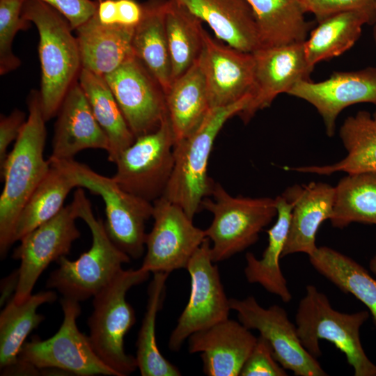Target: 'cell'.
Returning a JSON list of instances; mask_svg holds the SVG:
<instances>
[{
	"instance_id": "25",
	"label": "cell",
	"mask_w": 376,
	"mask_h": 376,
	"mask_svg": "<svg viewBox=\"0 0 376 376\" xmlns=\"http://www.w3.org/2000/svg\"><path fill=\"white\" fill-rule=\"evenodd\" d=\"M166 0H149L143 4L141 19L134 27L132 40L134 55L147 68L166 94L172 84L165 10Z\"/></svg>"
},
{
	"instance_id": "20",
	"label": "cell",
	"mask_w": 376,
	"mask_h": 376,
	"mask_svg": "<svg viewBox=\"0 0 376 376\" xmlns=\"http://www.w3.org/2000/svg\"><path fill=\"white\" fill-rule=\"evenodd\" d=\"M189 352L201 353L208 376H238L257 341L250 329L229 318L188 338Z\"/></svg>"
},
{
	"instance_id": "13",
	"label": "cell",
	"mask_w": 376,
	"mask_h": 376,
	"mask_svg": "<svg viewBox=\"0 0 376 376\" xmlns=\"http://www.w3.org/2000/svg\"><path fill=\"white\" fill-rule=\"evenodd\" d=\"M78 218L72 201L53 218L40 225L20 240L13 258L20 260L18 282L13 299L20 302L29 297L45 269L54 261L66 256L80 235L76 225Z\"/></svg>"
},
{
	"instance_id": "36",
	"label": "cell",
	"mask_w": 376,
	"mask_h": 376,
	"mask_svg": "<svg viewBox=\"0 0 376 376\" xmlns=\"http://www.w3.org/2000/svg\"><path fill=\"white\" fill-rule=\"evenodd\" d=\"M335 187L330 221L343 228L352 223L376 225V172L347 174Z\"/></svg>"
},
{
	"instance_id": "27",
	"label": "cell",
	"mask_w": 376,
	"mask_h": 376,
	"mask_svg": "<svg viewBox=\"0 0 376 376\" xmlns=\"http://www.w3.org/2000/svg\"><path fill=\"white\" fill-rule=\"evenodd\" d=\"M165 97L175 143L191 134L211 109L199 58L172 82Z\"/></svg>"
},
{
	"instance_id": "14",
	"label": "cell",
	"mask_w": 376,
	"mask_h": 376,
	"mask_svg": "<svg viewBox=\"0 0 376 376\" xmlns=\"http://www.w3.org/2000/svg\"><path fill=\"white\" fill-rule=\"evenodd\" d=\"M231 310L249 329H256L270 344L275 359L296 376H326L316 358L302 345L295 325L286 311L279 305L265 308L253 296L229 299Z\"/></svg>"
},
{
	"instance_id": "28",
	"label": "cell",
	"mask_w": 376,
	"mask_h": 376,
	"mask_svg": "<svg viewBox=\"0 0 376 376\" xmlns=\"http://www.w3.org/2000/svg\"><path fill=\"white\" fill-rule=\"evenodd\" d=\"M78 81L96 120L108 138L107 159L115 163L136 138L104 76L81 68Z\"/></svg>"
},
{
	"instance_id": "5",
	"label": "cell",
	"mask_w": 376,
	"mask_h": 376,
	"mask_svg": "<svg viewBox=\"0 0 376 376\" xmlns=\"http://www.w3.org/2000/svg\"><path fill=\"white\" fill-rule=\"evenodd\" d=\"M369 317L368 311L335 310L325 294L308 285L295 322L302 345L315 358L322 355L320 340H326L345 354L355 376H376V364L366 354L360 338V329Z\"/></svg>"
},
{
	"instance_id": "31",
	"label": "cell",
	"mask_w": 376,
	"mask_h": 376,
	"mask_svg": "<svg viewBox=\"0 0 376 376\" xmlns=\"http://www.w3.org/2000/svg\"><path fill=\"white\" fill-rule=\"evenodd\" d=\"M369 14L347 11L331 15L318 22L304 41L306 56L309 65L340 56L357 41L364 24H375Z\"/></svg>"
},
{
	"instance_id": "18",
	"label": "cell",
	"mask_w": 376,
	"mask_h": 376,
	"mask_svg": "<svg viewBox=\"0 0 376 376\" xmlns=\"http://www.w3.org/2000/svg\"><path fill=\"white\" fill-rule=\"evenodd\" d=\"M199 58L211 108L233 104L251 94L254 81V58L214 40L203 32Z\"/></svg>"
},
{
	"instance_id": "24",
	"label": "cell",
	"mask_w": 376,
	"mask_h": 376,
	"mask_svg": "<svg viewBox=\"0 0 376 376\" xmlns=\"http://www.w3.org/2000/svg\"><path fill=\"white\" fill-rule=\"evenodd\" d=\"M275 201L277 219L267 230V246L260 259L252 253L246 254L244 272L249 283L260 285L283 302L288 303L292 299V294L281 269L279 260L287 241L293 205L282 195L277 196Z\"/></svg>"
},
{
	"instance_id": "35",
	"label": "cell",
	"mask_w": 376,
	"mask_h": 376,
	"mask_svg": "<svg viewBox=\"0 0 376 376\" xmlns=\"http://www.w3.org/2000/svg\"><path fill=\"white\" fill-rule=\"evenodd\" d=\"M153 274L148 288L146 311L136 339L137 368L142 376H179L180 371L162 354L156 341V319L166 297L169 274Z\"/></svg>"
},
{
	"instance_id": "46",
	"label": "cell",
	"mask_w": 376,
	"mask_h": 376,
	"mask_svg": "<svg viewBox=\"0 0 376 376\" xmlns=\"http://www.w3.org/2000/svg\"><path fill=\"white\" fill-rule=\"evenodd\" d=\"M376 106V105H375ZM373 118L376 120V109L373 116Z\"/></svg>"
},
{
	"instance_id": "9",
	"label": "cell",
	"mask_w": 376,
	"mask_h": 376,
	"mask_svg": "<svg viewBox=\"0 0 376 376\" xmlns=\"http://www.w3.org/2000/svg\"><path fill=\"white\" fill-rule=\"evenodd\" d=\"M60 302L63 320L58 331L45 340L33 336L22 345L18 360L40 370H57L78 376H118L98 357L88 336L79 331L77 324L81 313L79 302L65 297Z\"/></svg>"
},
{
	"instance_id": "39",
	"label": "cell",
	"mask_w": 376,
	"mask_h": 376,
	"mask_svg": "<svg viewBox=\"0 0 376 376\" xmlns=\"http://www.w3.org/2000/svg\"><path fill=\"white\" fill-rule=\"evenodd\" d=\"M306 13H311L318 22L338 13L359 11L376 20L375 0H300Z\"/></svg>"
},
{
	"instance_id": "21",
	"label": "cell",
	"mask_w": 376,
	"mask_h": 376,
	"mask_svg": "<svg viewBox=\"0 0 376 376\" xmlns=\"http://www.w3.org/2000/svg\"><path fill=\"white\" fill-rule=\"evenodd\" d=\"M282 196L293 205L282 258L296 253L310 256L318 249L315 237L319 227L332 215L335 187L324 182L296 185Z\"/></svg>"
},
{
	"instance_id": "44",
	"label": "cell",
	"mask_w": 376,
	"mask_h": 376,
	"mask_svg": "<svg viewBox=\"0 0 376 376\" xmlns=\"http://www.w3.org/2000/svg\"><path fill=\"white\" fill-rule=\"evenodd\" d=\"M369 269L372 273L376 275V251L369 263Z\"/></svg>"
},
{
	"instance_id": "19",
	"label": "cell",
	"mask_w": 376,
	"mask_h": 376,
	"mask_svg": "<svg viewBox=\"0 0 376 376\" xmlns=\"http://www.w3.org/2000/svg\"><path fill=\"white\" fill-rule=\"evenodd\" d=\"M56 115L49 159H72L78 152L87 149L109 150L108 138L78 81L67 92Z\"/></svg>"
},
{
	"instance_id": "12",
	"label": "cell",
	"mask_w": 376,
	"mask_h": 376,
	"mask_svg": "<svg viewBox=\"0 0 376 376\" xmlns=\"http://www.w3.org/2000/svg\"><path fill=\"white\" fill-rule=\"evenodd\" d=\"M152 228L146 235L141 267L150 273L170 274L186 269L191 258L207 239L205 230L193 224L178 205L162 196L153 203Z\"/></svg>"
},
{
	"instance_id": "33",
	"label": "cell",
	"mask_w": 376,
	"mask_h": 376,
	"mask_svg": "<svg viewBox=\"0 0 376 376\" xmlns=\"http://www.w3.org/2000/svg\"><path fill=\"white\" fill-rule=\"evenodd\" d=\"M202 22L178 0H166L165 28L172 82L187 72L201 56L205 30Z\"/></svg>"
},
{
	"instance_id": "41",
	"label": "cell",
	"mask_w": 376,
	"mask_h": 376,
	"mask_svg": "<svg viewBox=\"0 0 376 376\" xmlns=\"http://www.w3.org/2000/svg\"><path fill=\"white\" fill-rule=\"evenodd\" d=\"M25 114L19 109L13 110L8 116L0 118V165L8 155V148L16 141L26 122Z\"/></svg>"
},
{
	"instance_id": "3",
	"label": "cell",
	"mask_w": 376,
	"mask_h": 376,
	"mask_svg": "<svg viewBox=\"0 0 376 376\" xmlns=\"http://www.w3.org/2000/svg\"><path fill=\"white\" fill-rule=\"evenodd\" d=\"M22 15L36 25L40 36V95L47 122L57 114L79 76L81 69L79 45L68 20L48 4L40 0H26Z\"/></svg>"
},
{
	"instance_id": "22",
	"label": "cell",
	"mask_w": 376,
	"mask_h": 376,
	"mask_svg": "<svg viewBox=\"0 0 376 376\" xmlns=\"http://www.w3.org/2000/svg\"><path fill=\"white\" fill-rule=\"evenodd\" d=\"M178 1L228 45L249 53L261 47L256 19L246 0Z\"/></svg>"
},
{
	"instance_id": "4",
	"label": "cell",
	"mask_w": 376,
	"mask_h": 376,
	"mask_svg": "<svg viewBox=\"0 0 376 376\" xmlns=\"http://www.w3.org/2000/svg\"><path fill=\"white\" fill-rule=\"evenodd\" d=\"M250 98L249 94L230 105L211 108L191 134L174 143L173 169L162 196L180 206L192 219L215 183L207 175L214 141L226 121L238 115Z\"/></svg>"
},
{
	"instance_id": "1",
	"label": "cell",
	"mask_w": 376,
	"mask_h": 376,
	"mask_svg": "<svg viewBox=\"0 0 376 376\" xmlns=\"http://www.w3.org/2000/svg\"><path fill=\"white\" fill-rule=\"evenodd\" d=\"M29 115L13 149L0 165L4 186L0 196V256L13 243L17 219L25 203L51 167L44 157L47 137L40 91L27 99Z\"/></svg>"
},
{
	"instance_id": "23",
	"label": "cell",
	"mask_w": 376,
	"mask_h": 376,
	"mask_svg": "<svg viewBox=\"0 0 376 376\" xmlns=\"http://www.w3.org/2000/svg\"><path fill=\"white\" fill-rule=\"evenodd\" d=\"M134 27L104 24L95 13L76 29L81 68L102 76L116 70L134 55Z\"/></svg>"
},
{
	"instance_id": "8",
	"label": "cell",
	"mask_w": 376,
	"mask_h": 376,
	"mask_svg": "<svg viewBox=\"0 0 376 376\" xmlns=\"http://www.w3.org/2000/svg\"><path fill=\"white\" fill-rule=\"evenodd\" d=\"M211 195L205 198L201 208L213 215L206 237L212 242L213 263L224 261L257 242L260 231L276 215L275 198L232 196L215 182Z\"/></svg>"
},
{
	"instance_id": "42",
	"label": "cell",
	"mask_w": 376,
	"mask_h": 376,
	"mask_svg": "<svg viewBox=\"0 0 376 376\" xmlns=\"http://www.w3.org/2000/svg\"><path fill=\"white\" fill-rule=\"evenodd\" d=\"M118 24L136 26L143 13V5L135 0H116Z\"/></svg>"
},
{
	"instance_id": "37",
	"label": "cell",
	"mask_w": 376,
	"mask_h": 376,
	"mask_svg": "<svg viewBox=\"0 0 376 376\" xmlns=\"http://www.w3.org/2000/svg\"><path fill=\"white\" fill-rule=\"evenodd\" d=\"M26 0H0V74L3 75L17 69L21 61L12 51L16 33L29 26L22 15Z\"/></svg>"
},
{
	"instance_id": "17",
	"label": "cell",
	"mask_w": 376,
	"mask_h": 376,
	"mask_svg": "<svg viewBox=\"0 0 376 376\" xmlns=\"http://www.w3.org/2000/svg\"><path fill=\"white\" fill-rule=\"evenodd\" d=\"M288 94L312 104L323 120L327 134L332 136L336 118L344 109L363 102L376 105V68L334 72L328 79L318 82L303 80Z\"/></svg>"
},
{
	"instance_id": "34",
	"label": "cell",
	"mask_w": 376,
	"mask_h": 376,
	"mask_svg": "<svg viewBox=\"0 0 376 376\" xmlns=\"http://www.w3.org/2000/svg\"><path fill=\"white\" fill-rule=\"evenodd\" d=\"M75 187L68 174L51 163L49 171L31 194L17 219L13 243L55 217L64 207L67 196Z\"/></svg>"
},
{
	"instance_id": "7",
	"label": "cell",
	"mask_w": 376,
	"mask_h": 376,
	"mask_svg": "<svg viewBox=\"0 0 376 376\" xmlns=\"http://www.w3.org/2000/svg\"><path fill=\"white\" fill-rule=\"evenodd\" d=\"M49 160L61 167L77 188H86L102 197L109 236L130 258H140L146 251V223L152 217L153 203L127 192L112 177L102 175L74 159Z\"/></svg>"
},
{
	"instance_id": "47",
	"label": "cell",
	"mask_w": 376,
	"mask_h": 376,
	"mask_svg": "<svg viewBox=\"0 0 376 376\" xmlns=\"http://www.w3.org/2000/svg\"><path fill=\"white\" fill-rule=\"evenodd\" d=\"M375 8H376V0H375Z\"/></svg>"
},
{
	"instance_id": "6",
	"label": "cell",
	"mask_w": 376,
	"mask_h": 376,
	"mask_svg": "<svg viewBox=\"0 0 376 376\" xmlns=\"http://www.w3.org/2000/svg\"><path fill=\"white\" fill-rule=\"evenodd\" d=\"M150 273L141 267L123 269L93 297V310L87 321L89 340L98 357L118 376L129 375L137 368L135 357L124 347L125 336L136 322L126 295L132 287L147 281Z\"/></svg>"
},
{
	"instance_id": "32",
	"label": "cell",
	"mask_w": 376,
	"mask_h": 376,
	"mask_svg": "<svg viewBox=\"0 0 376 376\" xmlns=\"http://www.w3.org/2000/svg\"><path fill=\"white\" fill-rule=\"evenodd\" d=\"M308 257L319 274L368 308L376 327V280L368 272L352 258L327 246L318 247Z\"/></svg>"
},
{
	"instance_id": "45",
	"label": "cell",
	"mask_w": 376,
	"mask_h": 376,
	"mask_svg": "<svg viewBox=\"0 0 376 376\" xmlns=\"http://www.w3.org/2000/svg\"><path fill=\"white\" fill-rule=\"evenodd\" d=\"M373 38L376 45V23L374 24L373 26Z\"/></svg>"
},
{
	"instance_id": "11",
	"label": "cell",
	"mask_w": 376,
	"mask_h": 376,
	"mask_svg": "<svg viewBox=\"0 0 376 376\" xmlns=\"http://www.w3.org/2000/svg\"><path fill=\"white\" fill-rule=\"evenodd\" d=\"M186 269L190 276L189 297L169 339L172 352H178L192 334L228 319L231 310L218 267L211 258L207 238L194 253Z\"/></svg>"
},
{
	"instance_id": "10",
	"label": "cell",
	"mask_w": 376,
	"mask_h": 376,
	"mask_svg": "<svg viewBox=\"0 0 376 376\" xmlns=\"http://www.w3.org/2000/svg\"><path fill=\"white\" fill-rule=\"evenodd\" d=\"M174 136L167 116L155 131L136 138L118 157L113 179L127 192L153 203L162 197L174 165Z\"/></svg>"
},
{
	"instance_id": "2",
	"label": "cell",
	"mask_w": 376,
	"mask_h": 376,
	"mask_svg": "<svg viewBox=\"0 0 376 376\" xmlns=\"http://www.w3.org/2000/svg\"><path fill=\"white\" fill-rule=\"evenodd\" d=\"M74 203L78 218L88 226L92 236L90 249L71 260L63 256L58 267L51 272L46 287L58 291L63 297L77 301L93 297L108 285L128 263L130 257L120 249L109 236L104 224L95 216L92 205L81 187H77Z\"/></svg>"
},
{
	"instance_id": "26",
	"label": "cell",
	"mask_w": 376,
	"mask_h": 376,
	"mask_svg": "<svg viewBox=\"0 0 376 376\" xmlns=\"http://www.w3.org/2000/svg\"><path fill=\"white\" fill-rule=\"evenodd\" d=\"M339 134L347 152L344 159L331 165L288 169L322 175L336 172L347 174L376 172V120L373 116L368 111H360L347 117L340 127Z\"/></svg>"
},
{
	"instance_id": "38",
	"label": "cell",
	"mask_w": 376,
	"mask_h": 376,
	"mask_svg": "<svg viewBox=\"0 0 376 376\" xmlns=\"http://www.w3.org/2000/svg\"><path fill=\"white\" fill-rule=\"evenodd\" d=\"M240 376H287L284 368L275 359L269 343L262 336L244 362Z\"/></svg>"
},
{
	"instance_id": "15",
	"label": "cell",
	"mask_w": 376,
	"mask_h": 376,
	"mask_svg": "<svg viewBox=\"0 0 376 376\" xmlns=\"http://www.w3.org/2000/svg\"><path fill=\"white\" fill-rule=\"evenodd\" d=\"M135 138L152 132L168 116L162 88L134 55L104 76Z\"/></svg>"
},
{
	"instance_id": "40",
	"label": "cell",
	"mask_w": 376,
	"mask_h": 376,
	"mask_svg": "<svg viewBox=\"0 0 376 376\" xmlns=\"http://www.w3.org/2000/svg\"><path fill=\"white\" fill-rule=\"evenodd\" d=\"M60 13L77 29L96 12L97 2L91 0H40Z\"/></svg>"
},
{
	"instance_id": "43",
	"label": "cell",
	"mask_w": 376,
	"mask_h": 376,
	"mask_svg": "<svg viewBox=\"0 0 376 376\" xmlns=\"http://www.w3.org/2000/svg\"><path fill=\"white\" fill-rule=\"evenodd\" d=\"M95 15L104 24H118L116 0H96Z\"/></svg>"
},
{
	"instance_id": "29",
	"label": "cell",
	"mask_w": 376,
	"mask_h": 376,
	"mask_svg": "<svg viewBox=\"0 0 376 376\" xmlns=\"http://www.w3.org/2000/svg\"><path fill=\"white\" fill-rule=\"evenodd\" d=\"M54 290L41 291L20 302L13 298L0 314V369H6L18 361V356L29 334L43 322L45 317L37 313L42 304L54 302Z\"/></svg>"
},
{
	"instance_id": "30",
	"label": "cell",
	"mask_w": 376,
	"mask_h": 376,
	"mask_svg": "<svg viewBox=\"0 0 376 376\" xmlns=\"http://www.w3.org/2000/svg\"><path fill=\"white\" fill-rule=\"evenodd\" d=\"M258 26L262 47L304 42L309 23L300 0H246Z\"/></svg>"
},
{
	"instance_id": "16",
	"label": "cell",
	"mask_w": 376,
	"mask_h": 376,
	"mask_svg": "<svg viewBox=\"0 0 376 376\" xmlns=\"http://www.w3.org/2000/svg\"><path fill=\"white\" fill-rule=\"evenodd\" d=\"M254 81L251 98L238 114L248 123L260 110L269 107L277 95L288 93L298 82L308 80L313 67L307 61L304 41L254 51Z\"/></svg>"
}]
</instances>
